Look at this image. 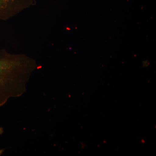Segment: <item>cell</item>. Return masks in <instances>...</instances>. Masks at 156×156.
<instances>
[{
	"label": "cell",
	"mask_w": 156,
	"mask_h": 156,
	"mask_svg": "<svg viewBox=\"0 0 156 156\" xmlns=\"http://www.w3.org/2000/svg\"><path fill=\"white\" fill-rule=\"evenodd\" d=\"M37 68L36 61L30 57L0 50V107L10 98L25 93L27 84Z\"/></svg>",
	"instance_id": "6da1fadb"
},
{
	"label": "cell",
	"mask_w": 156,
	"mask_h": 156,
	"mask_svg": "<svg viewBox=\"0 0 156 156\" xmlns=\"http://www.w3.org/2000/svg\"><path fill=\"white\" fill-rule=\"evenodd\" d=\"M4 151V149H0V156L2 154L3 152Z\"/></svg>",
	"instance_id": "277c9868"
},
{
	"label": "cell",
	"mask_w": 156,
	"mask_h": 156,
	"mask_svg": "<svg viewBox=\"0 0 156 156\" xmlns=\"http://www.w3.org/2000/svg\"><path fill=\"white\" fill-rule=\"evenodd\" d=\"M4 132V129H3L2 128L0 127V135L3 134Z\"/></svg>",
	"instance_id": "3957f363"
},
{
	"label": "cell",
	"mask_w": 156,
	"mask_h": 156,
	"mask_svg": "<svg viewBox=\"0 0 156 156\" xmlns=\"http://www.w3.org/2000/svg\"><path fill=\"white\" fill-rule=\"evenodd\" d=\"M35 0H0V20H6L34 3Z\"/></svg>",
	"instance_id": "7a4b0ae2"
}]
</instances>
